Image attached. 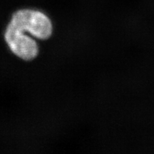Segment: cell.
I'll use <instances>...</instances> for the list:
<instances>
[{
  "mask_svg": "<svg viewBox=\"0 0 154 154\" xmlns=\"http://www.w3.org/2000/svg\"><path fill=\"white\" fill-rule=\"evenodd\" d=\"M9 23L40 39H47L52 32L50 19L44 13L37 10L21 9L17 11L13 14Z\"/></svg>",
  "mask_w": 154,
  "mask_h": 154,
  "instance_id": "6da1fadb",
  "label": "cell"
},
{
  "mask_svg": "<svg viewBox=\"0 0 154 154\" xmlns=\"http://www.w3.org/2000/svg\"><path fill=\"white\" fill-rule=\"evenodd\" d=\"M5 40L10 49L17 57L24 60H32L38 54L36 42L10 24L5 32Z\"/></svg>",
  "mask_w": 154,
  "mask_h": 154,
  "instance_id": "7a4b0ae2",
  "label": "cell"
}]
</instances>
